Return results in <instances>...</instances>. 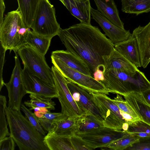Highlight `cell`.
<instances>
[{
    "instance_id": "obj_9",
    "label": "cell",
    "mask_w": 150,
    "mask_h": 150,
    "mask_svg": "<svg viewBox=\"0 0 150 150\" xmlns=\"http://www.w3.org/2000/svg\"><path fill=\"white\" fill-rule=\"evenodd\" d=\"M94 99L104 119V127L117 130H122L125 121L121 114L120 109L112 99L107 94L93 93Z\"/></svg>"
},
{
    "instance_id": "obj_40",
    "label": "cell",
    "mask_w": 150,
    "mask_h": 150,
    "mask_svg": "<svg viewBox=\"0 0 150 150\" xmlns=\"http://www.w3.org/2000/svg\"><path fill=\"white\" fill-rule=\"evenodd\" d=\"M120 111L121 114L125 120L126 122L128 123L129 124L138 120L135 119L129 114L124 112L120 109Z\"/></svg>"
},
{
    "instance_id": "obj_38",
    "label": "cell",
    "mask_w": 150,
    "mask_h": 150,
    "mask_svg": "<svg viewBox=\"0 0 150 150\" xmlns=\"http://www.w3.org/2000/svg\"><path fill=\"white\" fill-rule=\"evenodd\" d=\"M0 91L1 90L2 87L4 85L5 83L4 82L2 77L3 70L4 64L5 63V54L6 51V50L0 44Z\"/></svg>"
},
{
    "instance_id": "obj_43",
    "label": "cell",
    "mask_w": 150,
    "mask_h": 150,
    "mask_svg": "<svg viewBox=\"0 0 150 150\" xmlns=\"http://www.w3.org/2000/svg\"><path fill=\"white\" fill-rule=\"evenodd\" d=\"M129 124L126 122L124 123L122 125V130L127 131L128 128Z\"/></svg>"
},
{
    "instance_id": "obj_11",
    "label": "cell",
    "mask_w": 150,
    "mask_h": 150,
    "mask_svg": "<svg viewBox=\"0 0 150 150\" xmlns=\"http://www.w3.org/2000/svg\"><path fill=\"white\" fill-rule=\"evenodd\" d=\"M127 132L104 126L88 132L76 134L93 149L106 147L112 142L120 138Z\"/></svg>"
},
{
    "instance_id": "obj_18",
    "label": "cell",
    "mask_w": 150,
    "mask_h": 150,
    "mask_svg": "<svg viewBox=\"0 0 150 150\" xmlns=\"http://www.w3.org/2000/svg\"><path fill=\"white\" fill-rule=\"evenodd\" d=\"M114 48L137 67H142L138 46L132 35L127 39L115 44Z\"/></svg>"
},
{
    "instance_id": "obj_19",
    "label": "cell",
    "mask_w": 150,
    "mask_h": 150,
    "mask_svg": "<svg viewBox=\"0 0 150 150\" xmlns=\"http://www.w3.org/2000/svg\"><path fill=\"white\" fill-rule=\"evenodd\" d=\"M51 56L60 60L71 68L92 76L87 65L71 52L67 50H57L52 52Z\"/></svg>"
},
{
    "instance_id": "obj_5",
    "label": "cell",
    "mask_w": 150,
    "mask_h": 150,
    "mask_svg": "<svg viewBox=\"0 0 150 150\" xmlns=\"http://www.w3.org/2000/svg\"><path fill=\"white\" fill-rule=\"evenodd\" d=\"M41 36L52 38L61 29L57 21L55 9L49 0H41L35 13L31 27Z\"/></svg>"
},
{
    "instance_id": "obj_21",
    "label": "cell",
    "mask_w": 150,
    "mask_h": 150,
    "mask_svg": "<svg viewBox=\"0 0 150 150\" xmlns=\"http://www.w3.org/2000/svg\"><path fill=\"white\" fill-rule=\"evenodd\" d=\"M110 69L124 71L132 75L139 70L137 67L115 49L108 60L105 71Z\"/></svg>"
},
{
    "instance_id": "obj_1",
    "label": "cell",
    "mask_w": 150,
    "mask_h": 150,
    "mask_svg": "<svg viewBox=\"0 0 150 150\" xmlns=\"http://www.w3.org/2000/svg\"><path fill=\"white\" fill-rule=\"evenodd\" d=\"M57 35L67 50L87 65L92 77L98 69L104 74L114 44L98 27L80 23L61 29Z\"/></svg>"
},
{
    "instance_id": "obj_15",
    "label": "cell",
    "mask_w": 150,
    "mask_h": 150,
    "mask_svg": "<svg viewBox=\"0 0 150 150\" xmlns=\"http://www.w3.org/2000/svg\"><path fill=\"white\" fill-rule=\"evenodd\" d=\"M132 35L138 46L141 67L145 68L150 62V22L145 26L136 28Z\"/></svg>"
},
{
    "instance_id": "obj_37",
    "label": "cell",
    "mask_w": 150,
    "mask_h": 150,
    "mask_svg": "<svg viewBox=\"0 0 150 150\" xmlns=\"http://www.w3.org/2000/svg\"><path fill=\"white\" fill-rule=\"evenodd\" d=\"M15 142L10 135L0 140V150H14Z\"/></svg>"
},
{
    "instance_id": "obj_26",
    "label": "cell",
    "mask_w": 150,
    "mask_h": 150,
    "mask_svg": "<svg viewBox=\"0 0 150 150\" xmlns=\"http://www.w3.org/2000/svg\"><path fill=\"white\" fill-rule=\"evenodd\" d=\"M78 117H69L60 121L55 123L48 132L59 136L70 137L76 133Z\"/></svg>"
},
{
    "instance_id": "obj_22",
    "label": "cell",
    "mask_w": 150,
    "mask_h": 150,
    "mask_svg": "<svg viewBox=\"0 0 150 150\" xmlns=\"http://www.w3.org/2000/svg\"><path fill=\"white\" fill-rule=\"evenodd\" d=\"M44 141L50 150H74L69 137L48 132L44 137Z\"/></svg>"
},
{
    "instance_id": "obj_17",
    "label": "cell",
    "mask_w": 150,
    "mask_h": 150,
    "mask_svg": "<svg viewBox=\"0 0 150 150\" xmlns=\"http://www.w3.org/2000/svg\"><path fill=\"white\" fill-rule=\"evenodd\" d=\"M124 97L139 119L150 125V105L145 100L142 93L132 92Z\"/></svg>"
},
{
    "instance_id": "obj_27",
    "label": "cell",
    "mask_w": 150,
    "mask_h": 150,
    "mask_svg": "<svg viewBox=\"0 0 150 150\" xmlns=\"http://www.w3.org/2000/svg\"><path fill=\"white\" fill-rule=\"evenodd\" d=\"M122 11L137 15L150 12V0H122Z\"/></svg>"
},
{
    "instance_id": "obj_13",
    "label": "cell",
    "mask_w": 150,
    "mask_h": 150,
    "mask_svg": "<svg viewBox=\"0 0 150 150\" xmlns=\"http://www.w3.org/2000/svg\"><path fill=\"white\" fill-rule=\"evenodd\" d=\"M22 77L27 93L51 98H57L58 93L55 86L48 84L33 74L24 65Z\"/></svg>"
},
{
    "instance_id": "obj_32",
    "label": "cell",
    "mask_w": 150,
    "mask_h": 150,
    "mask_svg": "<svg viewBox=\"0 0 150 150\" xmlns=\"http://www.w3.org/2000/svg\"><path fill=\"white\" fill-rule=\"evenodd\" d=\"M7 102L6 97L0 96V140L7 136L11 135L7 128L8 124L6 121L5 109Z\"/></svg>"
},
{
    "instance_id": "obj_7",
    "label": "cell",
    "mask_w": 150,
    "mask_h": 150,
    "mask_svg": "<svg viewBox=\"0 0 150 150\" xmlns=\"http://www.w3.org/2000/svg\"><path fill=\"white\" fill-rule=\"evenodd\" d=\"M52 63L67 79L92 93L108 95L109 93L101 82L92 76L74 70L58 59L51 56Z\"/></svg>"
},
{
    "instance_id": "obj_30",
    "label": "cell",
    "mask_w": 150,
    "mask_h": 150,
    "mask_svg": "<svg viewBox=\"0 0 150 150\" xmlns=\"http://www.w3.org/2000/svg\"><path fill=\"white\" fill-rule=\"evenodd\" d=\"M140 137L127 132L120 138L112 142L106 147L110 149L123 150L137 142Z\"/></svg>"
},
{
    "instance_id": "obj_2",
    "label": "cell",
    "mask_w": 150,
    "mask_h": 150,
    "mask_svg": "<svg viewBox=\"0 0 150 150\" xmlns=\"http://www.w3.org/2000/svg\"><path fill=\"white\" fill-rule=\"evenodd\" d=\"M6 116L11 135L20 150H49L44 137L23 115L20 110L6 107Z\"/></svg>"
},
{
    "instance_id": "obj_42",
    "label": "cell",
    "mask_w": 150,
    "mask_h": 150,
    "mask_svg": "<svg viewBox=\"0 0 150 150\" xmlns=\"http://www.w3.org/2000/svg\"><path fill=\"white\" fill-rule=\"evenodd\" d=\"M142 94L146 102L150 105V88L142 92Z\"/></svg>"
},
{
    "instance_id": "obj_16",
    "label": "cell",
    "mask_w": 150,
    "mask_h": 150,
    "mask_svg": "<svg viewBox=\"0 0 150 150\" xmlns=\"http://www.w3.org/2000/svg\"><path fill=\"white\" fill-rule=\"evenodd\" d=\"M59 0L81 23L91 24V7L90 0Z\"/></svg>"
},
{
    "instance_id": "obj_31",
    "label": "cell",
    "mask_w": 150,
    "mask_h": 150,
    "mask_svg": "<svg viewBox=\"0 0 150 150\" xmlns=\"http://www.w3.org/2000/svg\"><path fill=\"white\" fill-rule=\"evenodd\" d=\"M127 132L140 137H150V125L141 120H137L129 124Z\"/></svg>"
},
{
    "instance_id": "obj_34",
    "label": "cell",
    "mask_w": 150,
    "mask_h": 150,
    "mask_svg": "<svg viewBox=\"0 0 150 150\" xmlns=\"http://www.w3.org/2000/svg\"><path fill=\"white\" fill-rule=\"evenodd\" d=\"M112 99L120 109L129 114L135 119L141 120L132 108L123 98L121 95L117 94L116 96Z\"/></svg>"
},
{
    "instance_id": "obj_8",
    "label": "cell",
    "mask_w": 150,
    "mask_h": 150,
    "mask_svg": "<svg viewBox=\"0 0 150 150\" xmlns=\"http://www.w3.org/2000/svg\"><path fill=\"white\" fill-rule=\"evenodd\" d=\"M51 69L61 112L68 117H78L85 114L74 99L67 85V79L54 65Z\"/></svg>"
},
{
    "instance_id": "obj_36",
    "label": "cell",
    "mask_w": 150,
    "mask_h": 150,
    "mask_svg": "<svg viewBox=\"0 0 150 150\" xmlns=\"http://www.w3.org/2000/svg\"><path fill=\"white\" fill-rule=\"evenodd\" d=\"M70 138L74 150L94 149L79 136L75 134Z\"/></svg>"
},
{
    "instance_id": "obj_29",
    "label": "cell",
    "mask_w": 150,
    "mask_h": 150,
    "mask_svg": "<svg viewBox=\"0 0 150 150\" xmlns=\"http://www.w3.org/2000/svg\"><path fill=\"white\" fill-rule=\"evenodd\" d=\"M68 117L62 112H49L44 113L42 117L38 119L41 126L48 132L52 128L55 123Z\"/></svg>"
},
{
    "instance_id": "obj_39",
    "label": "cell",
    "mask_w": 150,
    "mask_h": 150,
    "mask_svg": "<svg viewBox=\"0 0 150 150\" xmlns=\"http://www.w3.org/2000/svg\"><path fill=\"white\" fill-rule=\"evenodd\" d=\"M93 77L96 81L102 82L104 80V72L99 69H97L93 74Z\"/></svg>"
},
{
    "instance_id": "obj_35",
    "label": "cell",
    "mask_w": 150,
    "mask_h": 150,
    "mask_svg": "<svg viewBox=\"0 0 150 150\" xmlns=\"http://www.w3.org/2000/svg\"><path fill=\"white\" fill-rule=\"evenodd\" d=\"M126 150H150V137H140L137 142Z\"/></svg>"
},
{
    "instance_id": "obj_41",
    "label": "cell",
    "mask_w": 150,
    "mask_h": 150,
    "mask_svg": "<svg viewBox=\"0 0 150 150\" xmlns=\"http://www.w3.org/2000/svg\"><path fill=\"white\" fill-rule=\"evenodd\" d=\"M5 9L4 0H0V25L2 24L4 20L3 15Z\"/></svg>"
},
{
    "instance_id": "obj_28",
    "label": "cell",
    "mask_w": 150,
    "mask_h": 150,
    "mask_svg": "<svg viewBox=\"0 0 150 150\" xmlns=\"http://www.w3.org/2000/svg\"><path fill=\"white\" fill-rule=\"evenodd\" d=\"M30 100L25 101L24 104L27 107L30 108L31 110L35 107L47 109L49 110L55 109V103L51 98L45 97L38 95L30 94Z\"/></svg>"
},
{
    "instance_id": "obj_23",
    "label": "cell",
    "mask_w": 150,
    "mask_h": 150,
    "mask_svg": "<svg viewBox=\"0 0 150 150\" xmlns=\"http://www.w3.org/2000/svg\"><path fill=\"white\" fill-rule=\"evenodd\" d=\"M52 38L39 35L30 30L26 37V44L45 56L50 46Z\"/></svg>"
},
{
    "instance_id": "obj_24",
    "label": "cell",
    "mask_w": 150,
    "mask_h": 150,
    "mask_svg": "<svg viewBox=\"0 0 150 150\" xmlns=\"http://www.w3.org/2000/svg\"><path fill=\"white\" fill-rule=\"evenodd\" d=\"M41 0H17L18 7L24 22L30 28L38 7Z\"/></svg>"
},
{
    "instance_id": "obj_4",
    "label": "cell",
    "mask_w": 150,
    "mask_h": 150,
    "mask_svg": "<svg viewBox=\"0 0 150 150\" xmlns=\"http://www.w3.org/2000/svg\"><path fill=\"white\" fill-rule=\"evenodd\" d=\"M30 28L25 24L18 8L8 13L0 25V40L2 46L14 52L26 44L25 38Z\"/></svg>"
},
{
    "instance_id": "obj_20",
    "label": "cell",
    "mask_w": 150,
    "mask_h": 150,
    "mask_svg": "<svg viewBox=\"0 0 150 150\" xmlns=\"http://www.w3.org/2000/svg\"><path fill=\"white\" fill-rule=\"evenodd\" d=\"M99 11L115 25L125 29L123 23L121 20L114 0H93Z\"/></svg>"
},
{
    "instance_id": "obj_25",
    "label": "cell",
    "mask_w": 150,
    "mask_h": 150,
    "mask_svg": "<svg viewBox=\"0 0 150 150\" xmlns=\"http://www.w3.org/2000/svg\"><path fill=\"white\" fill-rule=\"evenodd\" d=\"M103 126V122L92 115L85 114L77 118L75 134L88 132Z\"/></svg>"
},
{
    "instance_id": "obj_10",
    "label": "cell",
    "mask_w": 150,
    "mask_h": 150,
    "mask_svg": "<svg viewBox=\"0 0 150 150\" xmlns=\"http://www.w3.org/2000/svg\"><path fill=\"white\" fill-rule=\"evenodd\" d=\"M15 65L8 82L5 83L9 98L8 107L12 109L20 110L23 98L27 94L22 77L23 69L17 52H15Z\"/></svg>"
},
{
    "instance_id": "obj_3",
    "label": "cell",
    "mask_w": 150,
    "mask_h": 150,
    "mask_svg": "<svg viewBox=\"0 0 150 150\" xmlns=\"http://www.w3.org/2000/svg\"><path fill=\"white\" fill-rule=\"evenodd\" d=\"M104 74V80L101 82L109 93L124 96L132 92L142 93L150 88V81L139 70L133 75L116 69L106 71Z\"/></svg>"
},
{
    "instance_id": "obj_33",
    "label": "cell",
    "mask_w": 150,
    "mask_h": 150,
    "mask_svg": "<svg viewBox=\"0 0 150 150\" xmlns=\"http://www.w3.org/2000/svg\"><path fill=\"white\" fill-rule=\"evenodd\" d=\"M21 109L24 113L25 117L33 127L42 135L45 136L46 135L45 132L41 127L38 117L35 113L32 112L31 110L27 108L23 103L21 104Z\"/></svg>"
},
{
    "instance_id": "obj_12",
    "label": "cell",
    "mask_w": 150,
    "mask_h": 150,
    "mask_svg": "<svg viewBox=\"0 0 150 150\" xmlns=\"http://www.w3.org/2000/svg\"><path fill=\"white\" fill-rule=\"evenodd\" d=\"M67 79V86L79 108L85 114L92 115L103 122L104 119L95 103L93 93Z\"/></svg>"
},
{
    "instance_id": "obj_14",
    "label": "cell",
    "mask_w": 150,
    "mask_h": 150,
    "mask_svg": "<svg viewBox=\"0 0 150 150\" xmlns=\"http://www.w3.org/2000/svg\"><path fill=\"white\" fill-rule=\"evenodd\" d=\"M91 16L115 45L128 39L132 35L129 30L123 29L112 23L98 10L91 7Z\"/></svg>"
},
{
    "instance_id": "obj_6",
    "label": "cell",
    "mask_w": 150,
    "mask_h": 150,
    "mask_svg": "<svg viewBox=\"0 0 150 150\" xmlns=\"http://www.w3.org/2000/svg\"><path fill=\"white\" fill-rule=\"evenodd\" d=\"M23 65L33 74L48 84L54 86L52 69L47 64L45 56L26 44L17 51Z\"/></svg>"
}]
</instances>
